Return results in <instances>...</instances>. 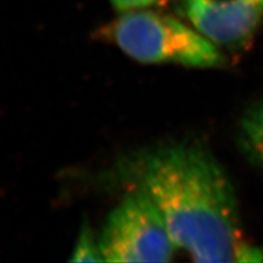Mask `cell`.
<instances>
[{"mask_svg":"<svg viewBox=\"0 0 263 263\" xmlns=\"http://www.w3.org/2000/svg\"><path fill=\"white\" fill-rule=\"evenodd\" d=\"M120 178L159 211L177 249L196 262H237L245 245L234 186L203 148L162 145L123 159Z\"/></svg>","mask_w":263,"mask_h":263,"instance_id":"6da1fadb","label":"cell"},{"mask_svg":"<svg viewBox=\"0 0 263 263\" xmlns=\"http://www.w3.org/2000/svg\"><path fill=\"white\" fill-rule=\"evenodd\" d=\"M103 35L139 63L215 68L226 61L219 46L196 29L153 11L129 10L106 26Z\"/></svg>","mask_w":263,"mask_h":263,"instance_id":"7a4b0ae2","label":"cell"},{"mask_svg":"<svg viewBox=\"0 0 263 263\" xmlns=\"http://www.w3.org/2000/svg\"><path fill=\"white\" fill-rule=\"evenodd\" d=\"M99 242L106 262H167L177 250L159 211L136 189L109 214Z\"/></svg>","mask_w":263,"mask_h":263,"instance_id":"3957f363","label":"cell"},{"mask_svg":"<svg viewBox=\"0 0 263 263\" xmlns=\"http://www.w3.org/2000/svg\"><path fill=\"white\" fill-rule=\"evenodd\" d=\"M186 15L214 44L238 47L254 34L263 15L260 0H189Z\"/></svg>","mask_w":263,"mask_h":263,"instance_id":"277c9868","label":"cell"},{"mask_svg":"<svg viewBox=\"0 0 263 263\" xmlns=\"http://www.w3.org/2000/svg\"><path fill=\"white\" fill-rule=\"evenodd\" d=\"M238 141L248 160L263 169V97L242 115L238 128Z\"/></svg>","mask_w":263,"mask_h":263,"instance_id":"5b68a950","label":"cell"},{"mask_svg":"<svg viewBox=\"0 0 263 263\" xmlns=\"http://www.w3.org/2000/svg\"><path fill=\"white\" fill-rule=\"evenodd\" d=\"M70 261L72 262H102L104 261L99 237H96L88 225L81 228Z\"/></svg>","mask_w":263,"mask_h":263,"instance_id":"8992f818","label":"cell"},{"mask_svg":"<svg viewBox=\"0 0 263 263\" xmlns=\"http://www.w3.org/2000/svg\"><path fill=\"white\" fill-rule=\"evenodd\" d=\"M237 262L263 263V245L250 246L245 243L238 254Z\"/></svg>","mask_w":263,"mask_h":263,"instance_id":"52a82bcc","label":"cell"},{"mask_svg":"<svg viewBox=\"0 0 263 263\" xmlns=\"http://www.w3.org/2000/svg\"><path fill=\"white\" fill-rule=\"evenodd\" d=\"M117 9L121 11H129L141 9L154 4L156 0H111Z\"/></svg>","mask_w":263,"mask_h":263,"instance_id":"ba28073f","label":"cell"},{"mask_svg":"<svg viewBox=\"0 0 263 263\" xmlns=\"http://www.w3.org/2000/svg\"><path fill=\"white\" fill-rule=\"evenodd\" d=\"M260 2H263V0H260Z\"/></svg>","mask_w":263,"mask_h":263,"instance_id":"9c48e42d","label":"cell"}]
</instances>
